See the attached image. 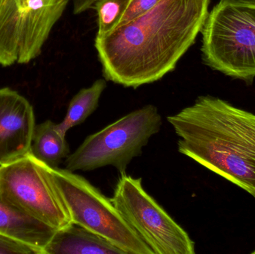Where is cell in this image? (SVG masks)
Segmentation results:
<instances>
[{"instance_id": "obj_1", "label": "cell", "mask_w": 255, "mask_h": 254, "mask_svg": "<svg viewBox=\"0 0 255 254\" xmlns=\"http://www.w3.org/2000/svg\"><path fill=\"white\" fill-rule=\"evenodd\" d=\"M210 0H161L141 16L96 37L106 81L137 88L161 79L195 43Z\"/></svg>"}, {"instance_id": "obj_2", "label": "cell", "mask_w": 255, "mask_h": 254, "mask_svg": "<svg viewBox=\"0 0 255 254\" xmlns=\"http://www.w3.org/2000/svg\"><path fill=\"white\" fill-rule=\"evenodd\" d=\"M167 121L178 150L255 199V114L221 98L200 96Z\"/></svg>"}, {"instance_id": "obj_3", "label": "cell", "mask_w": 255, "mask_h": 254, "mask_svg": "<svg viewBox=\"0 0 255 254\" xmlns=\"http://www.w3.org/2000/svg\"><path fill=\"white\" fill-rule=\"evenodd\" d=\"M202 58L213 70L251 83L255 78V6L220 1L202 28Z\"/></svg>"}, {"instance_id": "obj_4", "label": "cell", "mask_w": 255, "mask_h": 254, "mask_svg": "<svg viewBox=\"0 0 255 254\" xmlns=\"http://www.w3.org/2000/svg\"><path fill=\"white\" fill-rule=\"evenodd\" d=\"M162 117L157 107L148 104L88 136L74 153L66 158L67 169L94 171L112 166L126 173L130 161L142 154L150 138L160 131Z\"/></svg>"}, {"instance_id": "obj_5", "label": "cell", "mask_w": 255, "mask_h": 254, "mask_svg": "<svg viewBox=\"0 0 255 254\" xmlns=\"http://www.w3.org/2000/svg\"><path fill=\"white\" fill-rule=\"evenodd\" d=\"M48 167L73 223L103 237L126 254H154L112 199L74 171Z\"/></svg>"}, {"instance_id": "obj_6", "label": "cell", "mask_w": 255, "mask_h": 254, "mask_svg": "<svg viewBox=\"0 0 255 254\" xmlns=\"http://www.w3.org/2000/svg\"><path fill=\"white\" fill-rule=\"evenodd\" d=\"M0 194L25 214L56 231L73 223L49 167L30 153L0 166Z\"/></svg>"}, {"instance_id": "obj_7", "label": "cell", "mask_w": 255, "mask_h": 254, "mask_svg": "<svg viewBox=\"0 0 255 254\" xmlns=\"http://www.w3.org/2000/svg\"><path fill=\"white\" fill-rule=\"evenodd\" d=\"M69 0H0V65L31 62L41 53Z\"/></svg>"}, {"instance_id": "obj_8", "label": "cell", "mask_w": 255, "mask_h": 254, "mask_svg": "<svg viewBox=\"0 0 255 254\" xmlns=\"http://www.w3.org/2000/svg\"><path fill=\"white\" fill-rule=\"evenodd\" d=\"M112 201L154 254H195L187 232L142 187V178L121 174Z\"/></svg>"}, {"instance_id": "obj_9", "label": "cell", "mask_w": 255, "mask_h": 254, "mask_svg": "<svg viewBox=\"0 0 255 254\" xmlns=\"http://www.w3.org/2000/svg\"><path fill=\"white\" fill-rule=\"evenodd\" d=\"M35 126L28 100L13 89H0V166L30 153Z\"/></svg>"}, {"instance_id": "obj_10", "label": "cell", "mask_w": 255, "mask_h": 254, "mask_svg": "<svg viewBox=\"0 0 255 254\" xmlns=\"http://www.w3.org/2000/svg\"><path fill=\"white\" fill-rule=\"evenodd\" d=\"M55 231L16 208L0 194V234L32 246L43 254Z\"/></svg>"}, {"instance_id": "obj_11", "label": "cell", "mask_w": 255, "mask_h": 254, "mask_svg": "<svg viewBox=\"0 0 255 254\" xmlns=\"http://www.w3.org/2000/svg\"><path fill=\"white\" fill-rule=\"evenodd\" d=\"M43 254H126L103 237L73 222L55 231Z\"/></svg>"}, {"instance_id": "obj_12", "label": "cell", "mask_w": 255, "mask_h": 254, "mask_svg": "<svg viewBox=\"0 0 255 254\" xmlns=\"http://www.w3.org/2000/svg\"><path fill=\"white\" fill-rule=\"evenodd\" d=\"M70 147L66 137L61 135L56 124L45 121L34 128L30 154L48 167L55 168L70 155Z\"/></svg>"}, {"instance_id": "obj_13", "label": "cell", "mask_w": 255, "mask_h": 254, "mask_svg": "<svg viewBox=\"0 0 255 254\" xmlns=\"http://www.w3.org/2000/svg\"><path fill=\"white\" fill-rule=\"evenodd\" d=\"M106 86V79H98L91 86L83 88L73 97L64 120L56 124L57 130L61 135L66 137L69 130L83 123L97 110Z\"/></svg>"}, {"instance_id": "obj_14", "label": "cell", "mask_w": 255, "mask_h": 254, "mask_svg": "<svg viewBox=\"0 0 255 254\" xmlns=\"http://www.w3.org/2000/svg\"><path fill=\"white\" fill-rule=\"evenodd\" d=\"M130 0H98L94 4L98 16L97 37L106 35L119 25Z\"/></svg>"}, {"instance_id": "obj_15", "label": "cell", "mask_w": 255, "mask_h": 254, "mask_svg": "<svg viewBox=\"0 0 255 254\" xmlns=\"http://www.w3.org/2000/svg\"><path fill=\"white\" fill-rule=\"evenodd\" d=\"M41 254L40 251L22 242L0 234V254Z\"/></svg>"}, {"instance_id": "obj_16", "label": "cell", "mask_w": 255, "mask_h": 254, "mask_svg": "<svg viewBox=\"0 0 255 254\" xmlns=\"http://www.w3.org/2000/svg\"><path fill=\"white\" fill-rule=\"evenodd\" d=\"M161 0H130L125 14L123 16L120 25L127 23L129 21L146 13L157 5Z\"/></svg>"}, {"instance_id": "obj_17", "label": "cell", "mask_w": 255, "mask_h": 254, "mask_svg": "<svg viewBox=\"0 0 255 254\" xmlns=\"http://www.w3.org/2000/svg\"><path fill=\"white\" fill-rule=\"evenodd\" d=\"M98 0H73V12L75 14L83 13L85 10L94 7Z\"/></svg>"}, {"instance_id": "obj_18", "label": "cell", "mask_w": 255, "mask_h": 254, "mask_svg": "<svg viewBox=\"0 0 255 254\" xmlns=\"http://www.w3.org/2000/svg\"><path fill=\"white\" fill-rule=\"evenodd\" d=\"M225 2L234 3V4H248L255 6V0H220Z\"/></svg>"}, {"instance_id": "obj_19", "label": "cell", "mask_w": 255, "mask_h": 254, "mask_svg": "<svg viewBox=\"0 0 255 254\" xmlns=\"http://www.w3.org/2000/svg\"><path fill=\"white\" fill-rule=\"evenodd\" d=\"M252 254H255V250L254 251V252H252Z\"/></svg>"}]
</instances>
